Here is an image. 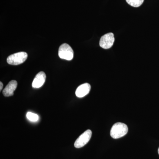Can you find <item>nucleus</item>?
Listing matches in <instances>:
<instances>
[{"instance_id": "nucleus-1", "label": "nucleus", "mask_w": 159, "mask_h": 159, "mask_svg": "<svg viewBox=\"0 0 159 159\" xmlns=\"http://www.w3.org/2000/svg\"><path fill=\"white\" fill-rule=\"evenodd\" d=\"M127 125L121 122L115 123L111 129V136L114 139H118L124 136L128 132Z\"/></svg>"}, {"instance_id": "nucleus-2", "label": "nucleus", "mask_w": 159, "mask_h": 159, "mask_svg": "<svg viewBox=\"0 0 159 159\" xmlns=\"http://www.w3.org/2000/svg\"><path fill=\"white\" fill-rule=\"evenodd\" d=\"M28 54L25 52H20L9 55L7 62L11 65H18L25 62L28 58Z\"/></svg>"}, {"instance_id": "nucleus-3", "label": "nucleus", "mask_w": 159, "mask_h": 159, "mask_svg": "<svg viewBox=\"0 0 159 159\" xmlns=\"http://www.w3.org/2000/svg\"><path fill=\"white\" fill-rule=\"evenodd\" d=\"M58 56L61 59L70 61L74 58V51L69 44L63 43L59 47Z\"/></svg>"}, {"instance_id": "nucleus-4", "label": "nucleus", "mask_w": 159, "mask_h": 159, "mask_svg": "<svg viewBox=\"0 0 159 159\" xmlns=\"http://www.w3.org/2000/svg\"><path fill=\"white\" fill-rule=\"evenodd\" d=\"M92 131L90 129L86 130L80 136L74 143V146L76 148H80L88 143L92 137Z\"/></svg>"}, {"instance_id": "nucleus-5", "label": "nucleus", "mask_w": 159, "mask_h": 159, "mask_svg": "<svg viewBox=\"0 0 159 159\" xmlns=\"http://www.w3.org/2000/svg\"><path fill=\"white\" fill-rule=\"evenodd\" d=\"M115 41L113 33H109L103 35L99 41V46L104 49L111 48Z\"/></svg>"}, {"instance_id": "nucleus-6", "label": "nucleus", "mask_w": 159, "mask_h": 159, "mask_svg": "<svg viewBox=\"0 0 159 159\" xmlns=\"http://www.w3.org/2000/svg\"><path fill=\"white\" fill-rule=\"evenodd\" d=\"M46 79V75L44 72L41 71L37 74L32 82V86L33 88H39L41 87L45 82Z\"/></svg>"}, {"instance_id": "nucleus-7", "label": "nucleus", "mask_w": 159, "mask_h": 159, "mask_svg": "<svg viewBox=\"0 0 159 159\" xmlns=\"http://www.w3.org/2000/svg\"><path fill=\"white\" fill-rule=\"evenodd\" d=\"M17 86V82L16 80H12L9 83L5 89L3 90V94L6 97L13 96L14 92Z\"/></svg>"}, {"instance_id": "nucleus-8", "label": "nucleus", "mask_w": 159, "mask_h": 159, "mask_svg": "<svg viewBox=\"0 0 159 159\" xmlns=\"http://www.w3.org/2000/svg\"><path fill=\"white\" fill-rule=\"evenodd\" d=\"M91 90V85L89 83L81 84L77 88L76 91V96L79 98H82L88 95Z\"/></svg>"}, {"instance_id": "nucleus-9", "label": "nucleus", "mask_w": 159, "mask_h": 159, "mask_svg": "<svg viewBox=\"0 0 159 159\" xmlns=\"http://www.w3.org/2000/svg\"><path fill=\"white\" fill-rule=\"evenodd\" d=\"M126 2L131 6L139 7L144 2V0H126Z\"/></svg>"}, {"instance_id": "nucleus-10", "label": "nucleus", "mask_w": 159, "mask_h": 159, "mask_svg": "<svg viewBox=\"0 0 159 159\" xmlns=\"http://www.w3.org/2000/svg\"><path fill=\"white\" fill-rule=\"evenodd\" d=\"M26 116L27 119L31 122H37L39 119V117L37 114L33 113L31 112H28L26 115Z\"/></svg>"}, {"instance_id": "nucleus-11", "label": "nucleus", "mask_w": 159, "mask_h": 159, "mask_svg": "<svg viewBox=\"0 0 159 159\" xmlns=\"http://www.w3.org/2000/svg\"><path fill=\"white\" fill-rule=\"evenodd\" d=\"M0 86H1V87H0V90L2 91V89L3 87V84L2 83V82H0Z\"/></svg>"}, {"instance_id": "nucleus-12", "label": "nucleus", "mask_w": 159, "mask_h": 159, "mask_svg": "<svg viewBox=\"0 0 159 159\" xmlns=\"http://www.w3.org/2000/svg\"><path fill=\"white\" fill-rule=\"evenodd\" d=\"M158 154H159V148H158Z\"/></svg>"}]
</instances>
